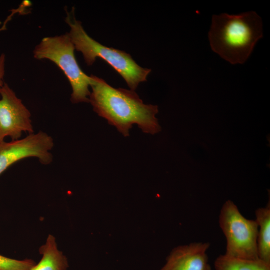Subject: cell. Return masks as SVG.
Here are the masks:
<instances>
[{"label":"cell","instance_id":"1","mask_svg":"<svg viewBox=\"0 0 270 270\" xmlns=\"http://www.w3.org/2000/svg\"><path fill=\"white\" fill-rule=\"evenodd\" d=\"M90 102L98 116L114 126L124 136L136 124L143 132L154 134L161 130L156 114L157 106L146 104L132 90L116 88L104 80L91 74Z\"/></svg>","mask_w":270,"mask_h":270},{"label":"cell","instance_id":"2","mask_svg":"<svg viewBox=\"0 0 270 270\" xmlns=\"http://www.w3.org/2000/svg\"><path fill=\"white\" fill-rule=\"evenodd\" d=\"M260 17L254 11L213 15L208 39L212 49L232 64H243L262 37Z\"/></svg>","mask_w":270,"mask_h":270},{"label":"cell","instance_id":"3","mask_svg":"<svg viewBox=\"0 0 270 270\" xmlns=\"http://www.w3.org/2000/svg\"><path fill=\"white\" fill-rule=\"evenodd\" d=\"M65 22L70 30L68 34L75 50L82 52L85 62L92 66L97 58L103 59L125 80L131 90L146 80L150 69L138 66L129 54L121 50L103 46L90 37L84 29L82 22L75 17L74 8L68 12L66 9Z\"/></svg>","mask_w":270,"mask_h":270},{"label":"cell","instance_id":"4","mask_svg":"<svg viewBox=\"0 0 270 270\" xmlns=\"http://www.w3.org/2000/svg\"><path fill=\"white\" fill-rule=\"evenodd\" d=\"M75 48L68 32L44 37L33 50L34 58L48 60L64 72L72 88L70 101L74 104L90 102V76L80 68L74 56Z\"/></svg>","mask_w":270,"mask_h":270},{"label":"cell","instance_id":"5","mask_svg":"<svg viewBox=\"0 0 270 270\" xmlns=\"http://www.w3.org/2000/svg\"><path fill=\"white\" fill-rule=\"evenodd\" d=\"M218 222L226 238L225 254L243 259L259 258L256 220L246 218L234 202L228 200L220 209Z\"/></svg>","mask_w":270,"mask_h":270},{"label":"cell","instance_id":"6","mask_svg":"<svg viewBox=\"0 0 270 270\" xmlns=\"http://www.w3.org/2000/svg\"><path fill=\"white\" fill-rule=\"evenodd\" d=\"M54 146L52 138L43 132L32 133L24 138L0 142V174L13 164L28 157L37 158L44 164L52 160L50 150Z\"/></svg>","mask_w":270,"mask_h":270},{"label":"cell","instance_id":"7","mask_svg":"<svg viewBox=\"0 0 270 270\" xmlns=\"http://www.w3.org/2000/svg\"><path fill=\"white\" fill-rule=\"evenodd\" d=\"M31 114L14 91L5 83L0 94V142L5 137L20 139L23 132L33 133Z\"/></svg>","mask_w":270,"mask_h":270},{"label":"cell","instance_id":"8","mask_svg":"<svg viewBox=\"0 0 270 270\" xmlns=\"http://www.w3.org/2000/svg\"><path fill=\"white\" fill-rule=\"evenodd\" d=\"M209 242H192L174 248L160 270H211L206 253Z\"/></svg>","mask_w":270,"mask_h":270},{"label":"cell","instance_id":"9","mask_svg":"<svg viewBox=\"0 0 270 270\" xmlns=\"http://www.w3.org/2000/svg\"><path fill=\"white\" fill-rule=\"evenodd\" d=\"M42 258L30 270H66L68 262L66 257L56 246L54 238L49 235L46 244L40 248Z\"/></svg>","mask_w":270,"mask_h":270},{"label":"cell","instance_id":"10","mask_svg":"<svg viewBox=\"0 0 270 270\" xmlns=\"http://www.w3.org/2000/svg\"><path fill=\"white\" fill-rule=\"evenodd\" d=\"M258 224L257 248L258 258L270 264V204L255 212Z\"/></svg>","mask_w":270,"mask_h":270},{"label":"cell","instance_id":"11","mask_svg":"<svg viewBox=\"0 0 270 270\" xmlns=\"http://www.w3.org/2000/svg\"><path fill=\"white\" fill-rule=\"evenodd\" d=\"M215 270H270V264L260 260L243 259L220 254L214 260Z\"/></svg>","mask_w":270,"mask_h":270},{"label":"cell","instance_id":"12","mask_svg":"<svg viewBox=\"0 0 270 270\" xmlns=\"http://www.w3.org/2000/svg\"><path fill=\"white\" fill-rule=\"evenodd\" d=\"M36 264L32 260H18L0 254V270H30Z\"/></svg>","mask_w":270,"mask_h":270},{"label":"cell","instance_id":"13","mask_svg":"<svg viewBox=\"0 0 270 270\" xmlns=\"http://www.w3.org/2000/svg\"><path fill=\"white\" fill-rule=\"evenodd\" d=\"M6 56L4 54H0V94L4 84V77L5 72Z\"/></svg>","mask_w":270,"mask_h":270},{"label":"cell","instance_id":"14","mask_svg":"<svg viewBox=\"0 0 270 270\" xmlns=\"http://www.w3.org/2000/svg\"><path fill=\"white\" fill-rule=\"evenodd\" d=\"M6 24H2L0 27V32L6 30Z\"/></svg>","mask_w":270,"mask_h":270}]
</instances>
